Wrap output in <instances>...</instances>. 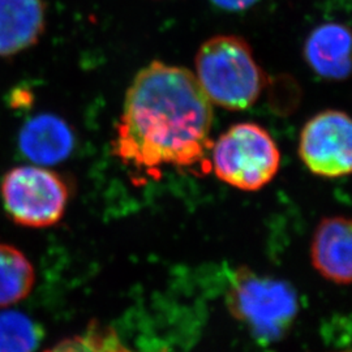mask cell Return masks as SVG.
<instances>
[{
    "instance_id": "6da1fadb",
    "label": "cell",
    "mask_w": 352,
    "mask_h": 352,
    "mask_svg": "<svg viewBox=\"0 0 352 352\" xmlns=\"http://www.w3.org/2000/svg\"><path fill=\"white\" fill-rule=\"evenodd\" d=\"M213 104L195 75L151 62L126 90L113 153L138 170L190 168L212 149Z\"/></svg>"
},
{
    "instance_id": "7a4b0ae2",
    "label": "cell",
    "mask_w": 352,
    "mask_h": 352,
    "mask_svg": "<svg viewBox=\"0 0 352 352\" xmlns=\"http://www.w3.org/2000/svg\"><path fill=\"white\" fill-rule=\"evenodd\" d=\"M196 80L205 96L222 109L243 111L264 91L266 76L250 43L239 36H215L196 55Z\"/></svg>"
},
{
    "instance_id": "3957f363",
    "label": "cell",
    "mask_w": 352,
    "mask_h": 352,
    "mask_svg": "<svg viewBox=\"0 0 352 352\" xmlns=\"http://www.w3.org/2000/svg\"><path fill=\"white\" fill-rule=\"evenodd\" d=\"M227 305L238 321L260 342H277L299 312L295 289L282 279L263 277L250 269H240L227 292Z\"/></svg>"
},
{
    "instance_id": "277c9868",
    "label": "cell",
    "mask_w": 352,
    "mask_h": 352,
    "mask_svg": "<svg viewBox=\"0 0 352 352\" xmlns=\"http://www.w3.org/2000/svg\"><path fill=\"white\" fill-rule=\"evenodd\" d=\"M215 176L240 190H258L280 167V151L264 126L239 123L227 129L212 148Z\"/></svg>"
},
{
    "instance_id": "5b68a950",
    "label": "cell",
    "mask_w": 352,
    "mask_h": 352,
    "mask_svg": "<svg viewBox=\"0 0 352 352\" xmlns=\"http://www.w3.org/2000/svg\"><path fill=\"white\" fill-rule=\"evenodd\" d=\"M0 196L14 223L30 228L56 225L69 201V187L62 176L45 166H17L1 179Z\"/></svg>"
},
{
    "instance_id": "8992f818",
    "label": "cell",
    "mask_w": 352,
    "mask_h": 352,
    "mask_svg": "<svg viewBox=\"0 0 352 352\" xmlns=\"http://www.w3.org/2000/svg\"><path fill=\"white\" fill-rule=\"evenodd\" d=\"M299 154L316 175L337 179L350 174L352 164V124L340 110L317 113L302 126Z\"/></svg>"
},
{
    "instance_id": "52a82bcc",
    "label": "cell",
    "mask_w": 352,
    "mask_h": 352,
    "mask_svg": "<svg viewBox=\"0 0 352 352\" xmlns=\"http://www.w3.org/2000/svg\"><path fill=\"white\" fill-rule=\"evenodd\" d=\"M351 221L329 217L316 227L311 244V260L316 270L337 285L351 283Z\"/></svg>"
},
{
    "instance_id": "ba28073f",
    "label": "cell",
    "mask_w": 352,
    "mask_h": 352,
    "mask_svg": "<svg viewBox=\"0 0 352 352\" xmlns=\"http://www.w3.org/2000/svg\"><path fill=\"white\" fill-rule=\"evenodd\" d=\"M19 148L37 166L65 161L75 148V135L62 118L41 113L29 119L19 133Z\"/></svg>"
},
{
    "instance_id": "9c48e42d",
    "label": "cell",
    "mask_w": 352,
    "mask_h": 352,
    "mask_svg": "<svg viewBox=\"0 0 352 352\" xmlns=\"http://www.w3.org/2000/svg\"><path fill=\"white\" fill-rule=\"evenodd\" d=\"M45 26V0H0V58L34 46Z\"/></svg>"
},
{
    "instance_id": "30bf717a",
    "label": "cell",
    "mask_w": 352,
    "mask_h": 352,
    "mask_svg": "<svg viewBox=\"0 0 352 352\" xmlns=\"http://www.w3.org/2000/svg\"><path fill=\"white\" fill-rule=\"evenodd\" d=\"M350 50L349 28L340 23H327L317 26L307 38L304 58L320 77L340 81L350 75Z\"/></svg>"
},
{
    "instance_id": "8fae6325",
    "label": "cell",
    "mask_w": 352,
    "mask_h": 352,
    "mask_svg": "<svg viewBox=\"0 0 352 352\" xmlns=\"http://www.w3.org/2000/svg\"><path fill=\"white\" fill-rule=\"evenodd\" d=\"M36 272L25 254L10 244H0V307L21 302L30 294Z\"/></svg>"
},
{
    "instance_id": "7c38bea8",
    "label": "cell",
    "mask_w": 352,
    "mask_h": 352,
    "mask_svg": "<svg viewBox=\"0 0 352 352\" xmlns=\"http://www.w3.org/2000/svg\"><path fill=\"white\" fill-rule=\"evenodd\" d=\"M42 338L41 327L19 312L0 314V352H34Z\"/></svg>"
},
{
    "instance_id": "4fadbf2b",
    "label": "cell",
    "mask_w": 352,
    "mask_h": 352,
    "mask_svg": "<svg viewBox=\"0 0 352 352\" xmlns=\"http://www.w3.org/2000/svg\"><path fill=\"white\" fill-rule=\"evenodd\" d=\"M214 6L228 12H240L251 8L257 0H210Z\"/></svg>"
}]
</instances>
